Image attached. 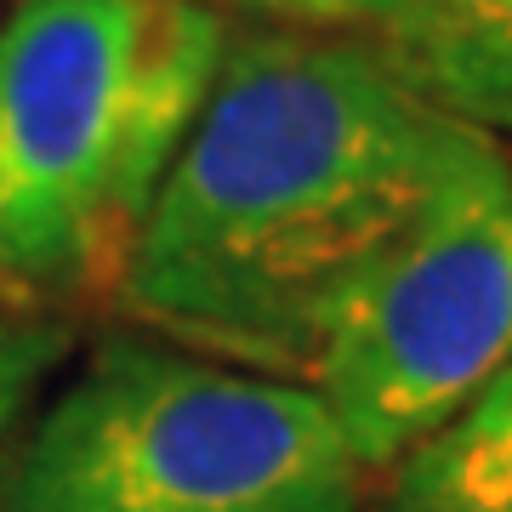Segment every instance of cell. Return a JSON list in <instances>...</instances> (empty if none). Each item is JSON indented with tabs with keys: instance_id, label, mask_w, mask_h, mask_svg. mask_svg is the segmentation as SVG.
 <instances>
[{
	"instance_id": "obj_2",
	"label": "cell",
	"mask_w": 512,
	"mask_h": 512,
	"mask_svg": "<svg viewBox=\"0 0 512 512\" xmlns=\"http://www.w3.org/2000/svg\"><path fill=\"white\" fill-rule=\"evenodd\" d=\"M234 29L205 0H18L0 18V302L114 308Z\"/></svg>"
},
{
	"instance_id": "obj_8",
	"label": "cell",
	"mask_w": 512,
	"mask_h": 512,
	"mask_svg": "<svg viewBox=\"0 0 512 512\" xmlns=\"http://www.w3.org/2000/svg\"><path fill=\"white\" fill-rule=\"evenodd\" d=\"M239 23H285V29H325L330 35V0H205Z\"/></svg>"
},
{
	"instance_id": "obj_1",
	"label": "cell",
	"mask_w": 512,
	"mask_h": 512,
	"mask_svg": "<svg viewBox=\"0 0 512 512\" xmlns=\"http://www.w3.org/2000/svg\"><path fill=\"white\" fill-rule=\"evenodd\" d=\"M507 177L512 143L439 109L365 40L239 23L148 205L114 313L308 382L353 302Z\"/></svg>"
},
{
	"instance_id": "obj_5",
	"label": "cell",
	"mask_w": 512,
	"mask_h": 512,
	"mask_svg": "<svg viewBox=\"0 0 512 512\" xmlns=\"http://www.w3.org/2000/svg\"><path fill=\"white\" fill-rule=\"evenodd\" d=\"M330 35L365 40L439 109L512 143V0H330Z\"/></svg>"
},
{
	"instance_id": "obj_6",
	"label": "cell",
	"mask_w": 512,
	"mask_h": 512,
	"mask_svg": "<svg viewBox=\"0 0 512 512\" xmlns=\"http://www.w3.org/2000/svg\"><path fill=\"white\" fill-rule=\"evenodd\" d=\"M376 512H512V365L382 478Z\"/></svg>"
},
{
	"instance_id": "obj_3",
	"label": "cell",
	"mask_w": 512,
	"mask_h": 512,
	"mask_svg": "<svg viewBox=\"0 0 512 512\" xmlns=\"http://www.w3.org/2000/svg\"><path fill=\"white\" fill-rule=\"evenodd\" d=\"M376 495L308 382L126 319L40 393L0 461V512H376Z\"/></svg>"
},
{
	"instance_id": "obj_7",
	"label": "cell",
	"mask_w": 512,
	"mask_h": 512,
	"mask_svg": "<svg viewBox=\"0 0 512 512\" xmlns=\"http://www.w3.org/2000/svg\"><path fill=\"white\" fill-rule=\"evenodd\" d=\"M74 353V319L29 313L0 302V461L18 439V427L40 404L46 382L69 365Z\"/></svg>"
},
{
	"instance_id": "obj_4",
	"label": "cell",
	"mask_w": 512,
	"mask_h": 512,
	"mask_svg": "<svg viewBox=\"0 0 512 512\" xmlns=\"http://www.w3.org/2000/svg\"><path fill=\"white\" fill-rule=\"evenodd\" d=\"M512 365V177L427 228L336 325L308 387L387 478Z\"/></svg>"
}]
</instances>
